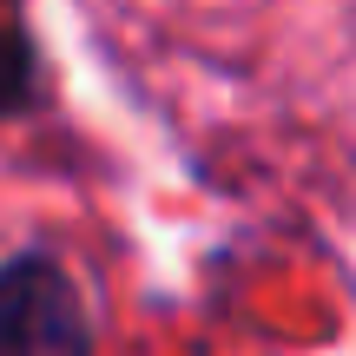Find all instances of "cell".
<instances>
[{
	"instance_id": "6da1fadb",
	"label": "cell",
	"mask_w": 356,
	"mask_h": 356,
	"mask_svg": "<svg viewBox=\"0 0 356 356\" xmlns=\"http://www.w3.org/2000/svg\"><path fill=\"white\" fill-rule=\"evenodd\" d=\"M0 356H92V317L53 251L0 257Z\"/></svg>"
},
{
	"instance_id": "7a4b0ae2",
	"label": "cell",
	"mask_w": 356,
	"mask_h": 356,
	"mask_svg": "<svg viewBox=\"0 0 356 356\" xmlns=\"http://www.w3.org/2000/svg\"><path fill=\"white\" fill-rule=\"evenodd\" d=\"M40 106V40L33 26L0 20V126Z\"/></svg>"
}]
</instances>
